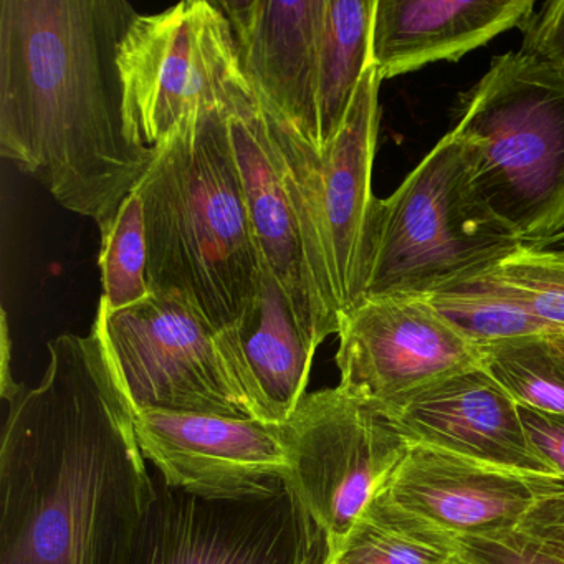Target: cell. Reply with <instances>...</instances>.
Here are the masks:
<instances>
[{
    "label": "cell",
    "mask_w": 564,
    "mask_h": 564,
    "mask_svg": "<svg viewBox=\"0 0 564 564\" xmlns=\"http://www.w3.org/2000/svg\"><path fill=\"white\" fill-rule=\"evenodd\" d=\"M47 348L42 381L8 399L0 564H128L156 497L133 404L95 326Z\"/></svg>",
    "instance_id": "obj_1"
},
{
    "label": "cell",
    "mask_w": 564,
    "mask_h": 564,
    "mask_svg": "<svg viewBox=\"0 0 564 564\" xmlns=\"http://www.w3.org/2000/svg\"><path fill=\"white\" fill-rule=\"evenodd\" d=\"M124 0H0V153L98 229L154 151L128 133Z\"/></svg>",
    "instance_id": "obj_2"
},
{
    "label": "cell",
    "mask_w": 564,
    "mask_h": 564,
    "mask_svg": "<svg viewBox=\"0 0 564 564\" xmlns=\"http://www.w3.org/2000/svg\"><path fill=\"white\" fill-rule=\"evenodd\" d=\"M141 194L151 290L183 293L219 332L256 299L263 260L223 108L197 111L154 148Z\"/></svg>",
    "instance_id": "obj_3"
},
{
    "label": "cell",
    "mask_w": 564,
    "mask_h": 564,
    "mask_svg": "<svg viewBox=\"0 0 564 564\" xmlns=\"http://www.w3.org/2000/svg\"><path fill=\"white\" fill-rule=\"evenodd\" d=\"M452 133L491 213L533 247L564 232V68L508 52L462 95Z\"/></svg>",
    "instance_id": "obj_4"
},
{
    "label": "cell",
    "mask_w": 564,
    "mask_h": 564,
    "mask_svg": "<svg viewBox=\"0 0 564 564\" xmlns=\"http://www.w3.org/2000/svg\"><path fill=\"white\" fill-rule=\"evenodd\" d=\"M521 247L481 199L467 148L451 131L391 196L376 203L365 300L431 295Z\"/></svg>",
    "instance_id": "obj_5"
},
{
    "label": "cell",
    "mask_w": 564,
    "mask_h": 564,
    "mask_svg": "<svg viewBox=\"0 0 564 564\" xmlns=\"http://www.w3.org/2000/svg\"><path fill=\"white\" fill-rule=\"evenodd\" d=\"M381 82L369 65L341 130L323 151L259 101L325 262L339 316L365 300L368 285L372 216L378 203L371 180L381 120Z\"/></svg>",
    "instance_id": "obj_6"
},
{
    "label": "cell",
    "mask_w": 564,
    "mask_h": 564,
    "mask_svg": "<svg viewBox=\"0 0 564 564\" xmlns=\"http://www.w3.org/2000/svg\"><path fill=\"white\" fill-rule=\"evenodd\" d=\"M94 326L134 409L256 417L223 335L183 293L117 312L100 303Z\"/></svg>",
    "instance_id": "obj_7"
},
{
    "label": "cell",
    "mask_w": 564,
    "mask_h": 564,
    "mask_svg": "<svg viewBox=\"0 0 564 564\" xmlns=\"http://www.w3.org/2000/svg\"><path fill=\"white\" fill-rule=\"evenodd\" d=\"M118 67L128 133L151 150L191 115L223 108L242 75L229 19L209 0L138 15L121 42Z\"/></svg>",
    "instance_id": "obj_8"
},
{
    "label": "cell",
    "mask_w": 564,
    "mask_h": 564,
    "mask_svg": "<svg viewBox=\"0 0 564 564\" xmlns=\"http://www.w3.org/2000/svg\"><path fill=\"white\" fill-rule=\"evenodd\" d=\"M286 484L335 553L408 442L372 405L345 389L308 392L285 422Z\"/></svg>",
    "instance_id": "obj_9"
},
{
    "label": "cell",
    "mask_w": 564,
    "mask_h": 564,
    "mask_svg": "<svg viewBox=\"0 0 564 564\" xmlns=\"http://www.w3.org/2000/svg\"><path fill=\"white\" fill-rule=\"evenodd\" d=\"M325 536L289 484L209 500L156 481L128 564H323Z\"/></svg>",
    "instance_id": "obj_10"
},
{
    "label": "cell",
    "mask_w": 564,
    "mask_h": 564,
    "mask_svg": "<svg viewBox=\"0 0 564 564\" xmlns=\"http://www.w3.org/2000/svg\"><path fill=\"white\" fill-rule=\"evenodd\" d=\"M223 110L263 265L319 348L329 335H338V306L285 161L243 74L230 87Z\"/></svg>",
    "instance_id": "obj_11"
},
{
    "label": "cell",
    "mask_w": 564,
    "mask_h": 564,
    "mask_svg": "<svg viewBox=\"0 0 564 564\" xmlns=\"http://www.w3.org/2000/svg\"><path fill=\"white\" fill-rule=\"evenodd\" d=\"M339 388L386 414L445 379L481 368V351L424 296H378L341 313Z\"/></svg>",
    "instance_id": "obj_12"
},
{
    "label": "cell",
    "mask_w": 564,
    "mask_h": 564,
    "mask_svg": "<svg viewBox=\"0 0 564 564\" xmlns=\"http://www.w3.org/2000/svg\"><path fill=\"white\" fill-rule=\"evenodd\" d=\"M144 458L167 487L209 500L270 494L290 474L285 424L171 409H134Z\"/></svg>",
    "instance_id": "obj_13"
},
{
    "label": "cell",
    "mask_w": 564,
    "mask_h": 564,
    "mask_svg": "<svg viewBox=\"0 0 564 564\" xmlns=\"http://www.w3.org/2000/svg\"><path fill=\"white\" fill-rule=\"evenodd\" d=\"M382 417L408 444L523 477L564 484L531 441L520 405L484 366L417 392Z\"/></svg>",
    "instance_id": "obj_14"
},
{
    "label": "cell",
    "mask_w": 564,
    "mask_h": 564,
    "mask_svg": "<svg viewBox=\"0 0 564 564\" xmlns=\"http://www.w3.org/2000/svg\"><path fill=\"white\" fill-rule=\"evenodd\" d=\"M561 487L408 444L375 495L465 543L517 531L538 498Z\"/></svg>",
    "instance_id": "obj_15"
},
{
    "label": "cell",
    "mask_w": 564,
    "mask_h": 564,
    "mask_svg": "<svg viewBox=\"0 0 564 564\" xmlns=\"http://www.w3.org/2000/svg\"><path fill=\"white\" fill-rule=\"evenodd\" d=\"M260 104L318 148L316 70L325 0H220ZM319 151V150H318Z\"/></svg>",
    "instance_id": "obj_16"
},
{
    "label": "cell",
    "mask_w": 564,
    "mask_h": 564,
    "mask_svg": "<svg viewBox=\"0 0 564 564\" xmlns=\"http://www.w3.org/2000/svg\"><path fill=\"white\" fill-rule=\"evenodd\" d=\"M533 0H376L371 64L381 80L458 62L497 35L521 28Z\"/></svg>",
    "instance_id": "obj_17"
},
{
    "label": "cell",
    "mask_w": 564,
    "mask_h": 564,
    "mask_svg": "<svg viewBox=\"0 0 564 564\" xmlns=\"http://www.w3.org/2000/svg\"><path fill=\"white\" fill-rule=\"evenodd\" d=\"M220 335L256 417L285 424L308 394L318 346L306 335L285 290L265 265L242 319Z\"/></svg>",
    "instance_id": "obj_18"
},
{
    "label": "cell",
    "mask_w": 564,
    "mask_h": 564,
    "mask_svg": "<svg viewBox=\"0 0 564 564\" xmlns=\"http://www.w3.org/2000/svg\"><path fill=\"white\" fill-rule=\"evenodd\" d=\"M376 0H325L316 70L318 150L341 130L371 65Z\"/></svg>",
    "instance_id": "obj_19"
},
{
    "label": "cell",
    "mask_w": 564,
    "mask_h": 564,
    "mask_svg": "<svg viewBox=\"0 0 564 564\" xmlns=\"http://www.w3.org/2000/svg\"><path fill=\"white\" fill-rule=\"evenodd\" d=\"M478 348L524 338H553L564 332L538 318L494 267L424 296Z\"/></svg>",
    "instance_id": "obj_20"
},
{
    "label": "cell",
    "mask_w": 564,
    "mask_h": 564,
    "mask_svg": "<svg viewBox=\"0 0 564 564\" xmlns=\"http://www.w3.org/2000/svg\"><path fill=\"white\" fill-rule=\"evenodd\" d=\"M458 550L451 534L375 495L323 564H448Z\"/></svg>",
    "instance_id": "obj_21"
},
{
    "label": "cell",
    "mask_w": 564,
    "mask_h": 564,
    "mask_svg": "<svg viewBox=\"0 0 564 564\" xmlns=\"http://www.w3.org/2000/svg\"><path fill=\"white\" fill-rule=\"evenodd\" d=\"M100 303L110 312L137 305L153 293L143 199L138 189L128 194L110 223L100 227Z\"/></svg>",
    "instance_id": "obj_22"
},
{
    "label": "cell",
    "mask_w": 564,
    "mask_h": 564,
    "mask_svg": "<svg viewBox=\"0 0 564 564\" xmlns=\"http://www.w3.org/2000/svg\"><path fill=\"white\" fill-rule=\"evenodd\" d=\"M481 366L520 408L564 415V355L547 338L481 346Z\"/></svg>",
    "instance_id": "obj_23"
},
{
    "label": "cell",
    "mask_w": 564,
    "mask_h": 564,
    "mask_svg": "<svg viewBox=\"0 0 564 564\" xmlns=\"http://www.w3.org/2000/svg\"><path fill=\"white\" fill-rule=\"evenodd\" d=\"M494 269L533 315L564 332V257L523 246Z\"/></svg>",
    "instance_id": "obj_24"
},
{
    "label": "cell",
    "mask_w": 564,
    "mask_h": 564,
    "mask_svg": "<svg viewBox=\"0 0 564 564\" xmlns=\"http://www.w3.org/2000/svg\"><path fill=\"white\" fill-rule=\"evenodd\" d=\"M517 531L538 550L564 561V487L538 498Z\"/></svg>",
    "instance_id": "obj_25"
},
{
    "label": "cell",
    "mask_w": 564,
    "mask_h": 564,
    "mask_svg": "<svg viewBox=\"0 0 564 564\" xmlns=\"http://www.w3.org/2000/svg\"><path fill=\"white\" fill-rule=\"evenodd\" d=\"M460 544L495 564H564L560 557L538 550L518 531H511L494 540L465 541Z\"/></svg>",
    "instance_id": "obj_26"
},
{
    "label": "cell",
    "mask_w": 564,
    "mask_h": 564,
    "mask_svg": "<svg viewBox=\"0 0 564 564\" xmlns=\"http://www.w3.org/2000/svg\"><path fill=\"white\" fill-rule=\"evenodd\" d=\"M520 411L531 441L564 481V415L530 408H520Z\"/></svg>",
    "instance_id": "obj_27"
},
{
    "label": "cell",
    "mask_w": 564,
    "mask_h": 564,
    "mask_svg": "<svg viewBox=\"0 0 564 564\" xmlns=\"http://www.w3.org/2000/svg\"><path fill=\"white\" fill-rule=\"evenodd\" d=\"M18 382L11 375V338H9L8 316L2 313V398L8 401L19 389Z\"/></svg>",
    "instance_id": "obj_28"
},
{
    "label": "cell",
    "mask_w": 564,
    "mask_h": 564,
    "mask_svg": "<svg viewBox=\"0 0 564 564\" xmlns=\"http://www.w3.org/2000/svg\"><path fill=\"white\" fill-rule=\"evenodd\" d=\"M448 564H495L488 561L487 557L480 556L475 551L468 550V547L462 546L457 553L452 556L451 563Z\"/></svg>",
    "instance_id": "obj_29"
},
{
    "label": "cell",
    "mask_w": 564,
    "mask_h": 564,
    "mask_svg": "<svg viewBox=\"0 0 564 564\" xmlns=\"http://www.w3.org/2000/svg\"><path fill=\"white\" fill-rule=\"evenodd\" d=\"M533 249L546 250V252H553L564 257V232L557 234L553 239L544 240V242L533 246Z\"/></svg>",
    "instance_id": "obj_30"
},
{
    "label": "cell",
    "mask_w": 564,
    "mask_h": 564,
    "mask_svg": "<svg viewBox=\"0 0 564 564\" xmlns=\"http://www.w3.org/2000/svg\"><path fill=\"white\" fill-rule=\"evenodd\" d=\"M547 339H550L551 345H553L561 355H564V336H553V338Z\"/></svg>",
    "instance_id": "obj_31"
}]
</instances>
